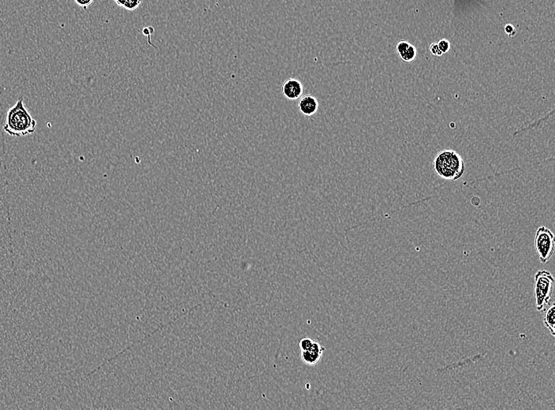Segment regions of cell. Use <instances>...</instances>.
<instances>
[{
	"label": "cell",
	"instance_id": "6da1fadb",
	"mask_svg": "<svg viewBox=\"0 0 555 410\" xmlns=\"http://www.w3.org/2000/svg\"><path fill=\"white\" fill-rule=\"evenodd\" d=\"M36 128V121L28 112L24 99L19 98L15 105L8 111L3 130L12 137H25L33 134Z\"/></svg>",
	"mask_w": 555,
	"mask_h": 410
},
{
	"label": "cell",
	"instance_id": "3957f363",
	"mask_svg": "<svg viewBox=\"0 0 555 410\" xmlns=\"http://www.w3.org/2000/svg\"><path fill=\"white\" fill-rule=\"evenodd\" d=\"M555 290V279L550 271L541 270L535 275L534 296L538 312L545 310L551 304Z\"/></svg>",
	"mask_w": 555,
	"mask_h": 410
},
{
	"label": "cell",
	"instance_id": "9c48e42d",
	"mask_svg": "<svg viewBox=\"0 0 555 410\" xmlns=\"http://www.w3.org/2000/svg\"><path fill=\"white\" fill-rule=\"evenodd\" d=\"M323 354H324L323 353H316L311 350H306V351H301V358L305 365L314 366L320 362Z\"/></svg>",
	"mask_w": 555,
	"mask_h": 410
},
{
	"label": "cell",
	"instance_id": "30bf717a",
	"mask_svg": "<svg viewBox=\"0 0 555 410\" xmlns=\"http://www.w3.org/2000/svg\"><path fill=\"white\" fill-rule=\"evenodd\" d=\"M114 1L121 7L133 11L139 7L143 0H114Z\"/></svg>",
	"mask_w": 555,
	"mask_h": 410
},
{
	"label": "cell",
	"instance_id": "5b68a950",
	"mask_svg": "<svg viewBox=\"0 0 555 410\" xmlns=\"http://www.w3.org/2000/svg\"><path fill=\"white\" fill-rule=\"evenodd\" d=\"M304 87L299 80L289 78L282 85V94L289 100H296L303 95Z\"/></svg>",
	"mask_w": 555,
	"mask_h": 410
},
{
	"label": "cell",
	"instance_id": "4fadbf2b",
	"mask_svg": "<svg viewBox=\"0 0 555 410\" xmlns=\"http://www.w3.org/2000/svg\"><path fill=\"white\" fill-rule=\"evenodd\" d=\"M94 0H74V2L77 5L83 8L84 9H87L90 6L91 4L93 2Z\"/></svg>",
	"mask_w": 555,
	"mask_h": 410
},
{
	"label": "cell",
	"instance_id": "8992f818",
	"mask_svg": "<svg viewBox=\"0 0 555 410\" xmlns=\"http://www.w3.org/2000/svg\"><path fill=\"white\" fill-rule=\"evenodd\" d=\"M298 109L305 116H313L318 111V100L312 95L302 96L298 102Z\"/></svg>",
	"mask_w": 555,
	"mask_h": 410
},
{
	"label": "cell",
	"instance_id": "8fae6325",
	"mask_svg": "<svg viewBox=\"0 0 555 410\" xmlns=\"http://www.w3.org/2000/svg\"><path fill=\"white\" fill-rule=\"evenodd\" d=\"M314 340L310 339V338H302L299 342V347L301 351H306L310 349L311 346L313 345Z\"/></svg>",
	"mask_w": 555,
	"mask_h": 410
},
{
	"label": "cell",
	"instance_id": "7c38bea8",
	"mask_svg": "<svg viewBox=\"0 0 555 410\" xmlns=\"http://www.w3.org/2000/svg\"><path fill=\"white\" fill-rule=\"evenodd\" d=\"M438 46H439V49L441 50V51H442V53L448 52V51H450V42L447 41V40H439V43H438Z\"/></svg>",
	"mask_w": 555,
	"mask_h": 410
},
{
	"label": "cell",
	"instance_id": "5bb4252c",
	"mask_svg": "<svg viewBox=\"0 0 555 410\" xmlns=\"http://www.w3.org/2000/svg\"><path fill=\"white\" fill-rule=\"evenodd\" d=\"M430 49H431V53H432L433 55L440 56V55L443 54V53L441 51V50L439 49L438 43H432L431 45V47H430Z\"/></svg>",
	"mask_w": 555,
	"mask_h": 410
},
{
	"label": "cell",
	"instance_id": "277c9868",
	"mask_svg": "<svg viewBox=\"0 0 555 410\" xmlns=\"http://www.w3.org/2000/svg\"><path fill=\"white\" fill-rule=\"evenodd\" d=\"M535 248L540 262L546 263L555 253V240L553 232L547 226L538 228L535 236Z\"/></svg>",
	"mask_w": 555,
	"mask_h": 410
},
{
	"label": "cell",
	"instance_id": "7a4b0ae2",
	"mask_svg": "<svg viewBox=\"0 0 555 410\" xmlns=\"http://www.w3.org/2000/svg\"><path fill=\"white\" fill-rule=\"evenodd\" d=\"M434 171L445 180L457 181L465 174L463 158L454 150H442L434 159Z\"/></svg>",
	"mask_w": 555,
	"mask_h": 410
},
{
	"label": "cell",
	"instance_id": "52a82bcc",
	"mask_svg": "<svg viewBox=\"0 0 555 410\" xmlns=\"http://www.w3.org/2000/svg\"><path fill=\"white\" fill-rule=\"evenodd\" d=\"M397 51L401 58L405 62H411L416 58V51L415 47L408 42L401 41L397 44Z\"/></svg>",
	"mask_w": 555,
	"mask_h": 410
},
{
	"label": "cell",
	"instance_id": "9a60e30c",
	"mask_svg": "<svg viewBox=\"0 0 555 410\" xmlns=\"http://www.w3.org/2000/svg\"><path fill=\"white\" fill-rule=\"evenodd\" d=\"M505 29H506V32L510 35V36H514L516 34L515 28L513 25H507Z\"/></svg>",
	"mask_w": 555,
	"mask_h": 410
},
{
	"label": "cell",
	"instance_id": "ba28073f",
	"mask_svg": "<svg viewBox=\"0 0 555 410\" xmlns=\"http://www.w3.org/2000/svg\"><path fill=\"white\" fill-rule=\"evenodd\" d=\"M544 325L549 330L552 336L555 335V304H550L544 314Z\"/></svg>",
	"mask_w": 555,
	"mask_h": 410
}]
</instances>
